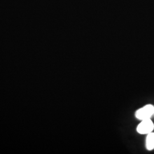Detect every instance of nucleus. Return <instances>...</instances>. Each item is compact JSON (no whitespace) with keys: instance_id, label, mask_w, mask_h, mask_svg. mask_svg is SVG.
I'll return each instance as SVG.
<instances>
[{"instance_id":"obj_1","label":"nucleus","mask_w":154,"mask_h":154,"mask_svg":"<svg viewBox=\"0 0 154 154\" xmlns=\"http://www.w3.org/2000/svg\"><path fill=\"white\" fill-rule=\"evenodd\" d=\"M135 116L140 121L151 119V118L154 116V106L152 105H145L136 111Z\"/></svg>"},{"instance_id":"obj_3","label":"nucleus","mask_w":154,"mask_h":154,"mask_svg":"<svg viewBox=\"0 0 154 154\" xmlns=\"http://www.w3.org/2000/svg\"><path fill=\"white\" fill-rule=\"evenodd\" d=\"M146 147L149 151L154 149V132H151L147 135L146 140Z\"/></svg>"},{"instance_id":"obj_2","label":"nucleus","mask_w":154,"mask_h":154,"mask_svg":"<svg viewBox=\"0 0 154 154\" xmlns=\"http://www.w3.org/2000/svg\"><path fill=\"white\" fill-rule=\"evenodd\" d=\"M154 129V123L151 119H149L141 121L137 128V131L140 134L147 135L149 133L152 132Z\"/></svg>"}]
</instances>
